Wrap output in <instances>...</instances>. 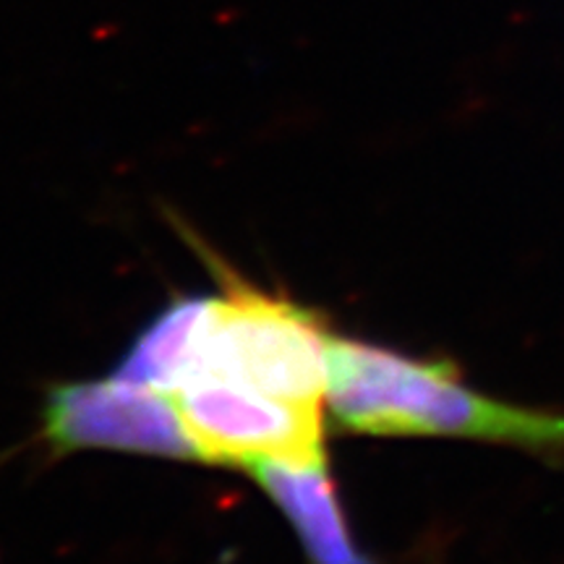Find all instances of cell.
Listing matches in <instances>:
<instances>
[{"label": "cell", "instance_id": "obj_6", "mask_svg": "<svg viewBox=\"0 0 564 564\" xmlns=\"http://www.w3.org/2000/svg\"><path fill=\"white\" fill-rule=\"evenodd\" d=\"M212 299H178L141 329L116 377L171 392L192 371Z\"/></svg>", "mask_w": 564, "mask_h": 564}, {"label": "cell", "instance_id": "obj_5", "mask_svg": "<svg viewBox=\"0 0 564 564\" xmlns=\"http://www.w3.org/2000/svg\"><path fill=\"white\" fill-rule=\"evenodd\" d=\"M246 470L285 514L308 562L377 564L352 539L335 481L327 474V463H257Z\"/></svg>", "mask_w": 564, "mask_h": 564}, {"label": "cell", "instance_id": "obj_2", "mask_svg": "<svg viewBox=\"0 0 564 564\" xmlns=\"http://www.w3.org/2000/svg\"><path fill=\"white\" fill-rule=\"evenodd\" d=\"M192 371L228 379L282 403L322 411L327 400V348L333 333L319 314L259 291L220 270ZM173 392V390H171Z\"/></svg>", "mask_w": 564, "mask_h": 564}, {"label": "cell", "instance_id": "obj_1", "mask_svg": "<svg viewBox=\"0 0 564 564\" xmlns=\"http://www.w3.org/2000/svg\"><path fill=\"white\" fill-rule=\"evenodd\" d=\"M327 403L335 421L356 434L453 436L564 453V413L494 400L465 384L453 361L348 337H329Z\"/></svg>", "mask_w": 564, "mask_h": 564}, {"label": "cell", "instance_id": "obj_4", "mask_svg": "<svg viewBox=\"0 0 564 564\" xmlns=\"http://www.w3.org/2000/svg\"><path fill=\"white\" fill-rule=\"evenodd\" d=\"M42 434L58 453L100 447L199 460L171 394L116 373L53 387L42 408Z\"/></svg>", "mask_w": 564, "mask_h": 564}, {"label": "cell", "instance_id": "obj_3", "mask_svg": "<svg viewBox=\"0 0 564 564\" xmlns=\"http://www.w3.org/2000/svg\"><path fill=\"white\" fill-rule=\"evenodd\" d=\"M178 408L199 460L249 465H319L324 455V415L228 379H186L167 392Z\"/></svg>", "mask_w": 564, "mask_h": 564}]
</instances>
